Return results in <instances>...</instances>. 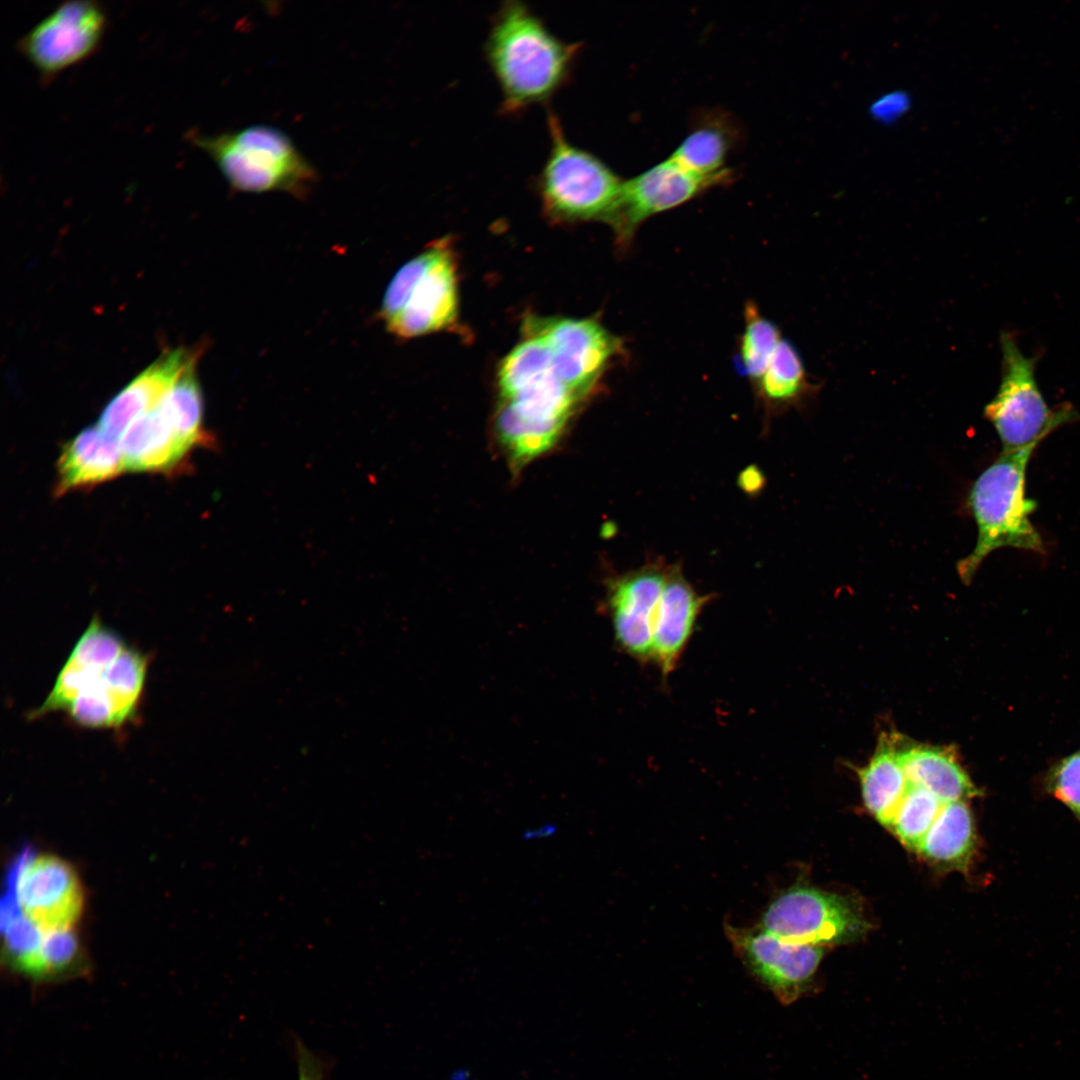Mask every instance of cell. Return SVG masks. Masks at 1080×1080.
Wrapping results in <instances>:
<instances>
[{
  "label": "cell",
  "instance_id": "1",
  "mask_svg": "<svg viewBox=\"0 0 1080 1080\" xmlns=\"http://www.w3.org/2000/svg\"><path fill=\"white\" fill-rule=\"evenodd\" d=\"M148 657L113 633L90 628L75 643L34 717L65 712L85 728H119L133 720L141 702Z\"/></svg>",
  "mask_w": 1080,
  "mask_h": 1080
},
{
  "label": "cell",
  "instance_id": "2",
  "mask_svg": "<svg viewBox=\"0 0 1080 1080\" xmlns=\"http://www.w3.org/2000/svg\"><path fill=\"white\" fill-rule=\"evenodd\" d=\"M579 50L580 43L556 36L525 3L505 1L485 43L502 111L518 113L548 100L567 83Z\"/></svg>",
  "mask_w": 1080,
  "mask_h": 1080
},
{
  "label": "cell",
  "instance_id": "3",
  "mask_svg": "<svg viewBox=\"0 0 1080 1080\" xmlns=\"http://www.w3.org/2000/svg\"><path fill=\"white\" fill-rule=\"evenodd\" d=\"M1037 446L1002 452L973 483L968 505L977 526L973 550L957 563L963 583L969 584L989 554L1011 547L1045 553L1041 535L1030 521L1037 504L1026 496V471Z\"/></svg>",
  "mask_w": 1080,
  "mask_h": 1080
},
{
  "label": "cell",
  "instance_id": "4",
  "mask_svg": "<svg viewBox=\"0 0 1080 1080\" xmlns=\"http://www.w3.org/2000/svg\"><path fill=\"white\" fill-rule=\"evenodd\" d=\"M186 136L216 164L234 192H285L302 199L319 180L291 138L269 125L215 135L191 130Z\"/></svg>",
  "mask_w": 1080,
  "mask_h": 1080
},
{
  "label": "cell",
  "instance_id": "5",
  "mask_svg": "<svg viewBox=\"0 0 1080 1080\" xmlns=\"http://www.w3.org/2000/svg\"><path fill=\"white\" fill-rule=\"evenodd\" d=\"M548 128L550 149L536 180L544 211L557 221L611 226L624 180L600 158L571 143L552 112Z\"/></svg>",
  "mask_w": 1080,
  "mask_h": 1080
},
{
  "label": "cell",
  "instance_id": "6",
  "mask_svg": "<svg viewBox=\"0 0 1080 1080\" xmlns=\"http://www.w3.org/2000/svg\"><path fill=\"white\" fill-rule=\"evenodd\" d=\"M455 256L447 240L409 260L389 283L380 314L387 329L414 338L451 326L458 313Z\"/></svg>",
  "mask_w": 1080,
  "mask_h": 1080
},
{
  "label": "cell",
  "instance_id": "7",
  "mask_svg": "<svg viewBox=\"0 0 1080 1080\" xmlns=\"http://www.w3.org/2000/svg\"><path fill=\"white\" fill-rule=\"evenodd\" d=\"M1000 345L1001 382L985 406L984 416L996 430L1002 452L1038 446L1059 427L1080 419V413L1070 403L1057 408L1047 405L1035 378L1038 357L1025 356L1012 332H1001Z\"/></svg>",
  "mask_w": 1080,
  "mask_h": 1080
},
{
  "label": "cell",
  "instance_id": "8",
  "mask_svg": "<svg viewBox=\"0 0 1080 1080\" xmlns=\"http://www.w3.org/2000/svg\"><path fill=\"white\" fill-rule=\"evenodd\" d=\"M85 906L80 875L63 857L35 852L16 865L5 911L38 936L76 934Z\"/></svg>",
  "mask_w": 1080,
  "mask_h": 1080
},
{
  "label": "cell",
  "instance_id": "9",
  "mask_svg": "<svg viewBox=\"0 0 1080 1080\" xmlns=\"http://www.w3.org/2000/svg\"><path fill=\"white\" fill-rule=\"evenodd\" d=\"M107 24V13L100 2L64 1L23 34L16 47L41 82L48 84L96 52Z\"/></svg>",
  "mask_w": 1080,
  "mask_h": 1080
},
{
  "label": "cell",
  "instance_id": "10",
  "mask_svg": "<svg viewBox=\"0 0 1080 1080\" xmlns=\"http://www.w3.org/2000/svg\"><path fill=\"white\" fill-rule=\"evenodd\" d=\"M868 926L851 898L805 886H793L775 898L760 925L783 941L814 945L856 940Z\"/></svg>",
  "mask_w": 1080,
  "mask_h": 1080
},
{
  "label": "cell",
  "instance_id": "11",
  "mask_svg": "<svg viewBox=\"0 0 1080 1080\" xmlns=\"http://www.w3.org/2000/svg\"><path fill=\"white\" fill-rule=\"evenodd\" d=\"M524 328L526 335L544 340L556 376L579 399L592 391L621 351L620 340L591 318L531 317Z\"/></svg>",
  "mask_w": 1080,
  "mask_h": 1080
},
{
  "label": "cell",
  "instance_id": "12",
  "mask_svg": "<svg viewBox=\"0 0 1080 1080\" xmlns=\"http://www.w3.org/2000/svg\"><path fill=\"white\" fill-rule=\"evenodd\" d=\"M579 400L550 370L500 395L494 425L502 436L519 446L551 448L560 439Z\"/></svg>",
  "mask_w": 1080,
  "mask_h": 1080
},
{
  "label": "cell",
  "instance_id": "13",
  "mask_svg": "<svg viewBox=\"0 0 1080 1080\" xmlns=\"http://www.w3.org/2000/svg\"><path fill=\"white\" fill-rule=\"evenodd\" d=\"M726 933L751 974L783 1005L811 991L824 953L822 945L783 941L761 927L727 925Z\"/></svg>",
  "mask_w": 1080,
  "mask_h": 1080
},
{
  "label": "cell",
  "instance_id": "14",
  "mask_svg": "<svg viewBox=\"0 0 1080 1080\" xmlns=\"http://www.w3.org/2000/svg\"><path fill=\"white\" fill-rule=\"evenodd\" d=\"M731 179L702 177L672 158L624 180L615 218L611 224L620 247L628 246L647 219L679 207L705 191Z\"/></svg>",
  "mask_w": 1080,
  "mask_h": 1080
},
{
  "label": "cell",
  "instance_id": "15",
  "mask_svg": "<svg viewBox=\"0 0 1080 1080\" xmlns=\"http://www.w3.org/2000/svg\"><path fill=\"white\" fill-rule=\"evenodd\" d=\"M669 569L646 565L608 585L606 603L616 644L641 663L652 662L653 625Z\"/></svg>",
  "mask_w": 1080,
  "mask_h": 1080
},
{
  "label": "cell",
  "instance_id": "16",
  "mask_svg": "<svg viewBox=\"0 0 1080 1080\" xmlns=\"http://www.w3.org/2000/svg\"><path fill=\"white\" fill-rule=\"evenodd\" d=\"M200 352L175 349L163 354L106 405L98 427L114 438L123 435L134 421L161 402L185 369L198 360Z\"/></svg>",
  "mask_w": 1080,
  "mask_h": 1080
},
{
  "label": "cell",
  "instance_id": "17",
  "mask_svg": "<svg viewBox=\"0 0 1080 1080\" xmlns=\"http://www.w3.org/2000/svg\"><path fill=\"white\" fill-rule=\"evenodd\" d=\"M708 601L688 583L679 568H670L657 608L652 639V662L666 677L674 671Z\"/></svg>",
  "mask_w": 1080,
  "mask_h": 1080
},
{
  "label": "cell",
  "instance_id": "18",
  "mask_svg": "<svg viewBox=\"0 0 1080 1080\" xmlns=\"http://www.w3.org/2000/svg\"><path fill=\"white\" fill-rule=\"evenodd\" d=\"M125 471L120 443L98 426L88 427L68 441L57 462L55 493L92 488Z\"/></svg>",
  "mask_w": 1080,
  "mask_h": 1080
},
{
  "label": "cell",
  "instance_id": "19",
  "mask_svg": "<svg viewBox=\"0 0 1080 1080\" xmlns=\"http://www.w3.org/2000/svg\"><path fill=\"white\" fill-rule=\"evenodd\" d=\"M120 447L125 470L151 473L175 471L193 450L177 434L159 405L127 428Z\"/></svg>",
  "mask_w": 1080,
  "mask_h": 1080
},
{
  "label": "cell",
  "instance_id": "20",
  "mask_svg": "<svg viewBox=\"0 0 1080 1080\" xmlns=\"http://www.w3.org/2000/svg\"><path fill=\"white\" fill-rule=\"evenodd\" d=\"M898 757L908 781L943 803L965 801L980 794L952 750L915 744L898 749Z\"/></svg>",
  "mask_w": 1080,
  "mask_h": 1080
},
{
  "label": "cell",
  "instance_id": "21",
  "mask_svg": "<svg viewBox=\"0 0 1080 1080\" xmlns=\"http://www.w3.org/2000/svg\"><path fill=\"white\" fill-rule=\"evenodd\" d=\"M727 115L712 113L702 117L669 156L690 172L702 177L733 178L726 161L739 133Z\"/></svg>",
  "mask_w": 1080,
  "mask_h": 1080
},
{
  "label": "cell",
  "instance_id": "22",
  "mask_svg": "<svg viewBox=\"0 0 1080 1080\" xmlns=\"http://www.w3.org/2000/svg\"><path fill=\"white\" fill-rule=\"evenodd\" d=\"M975 844V827L969 807L965 801L947 802L917 851L936 866L965 871Z\"/></svg>",
  "mask_w": 1080,
  "mask_h": 1080
},
{
  "label": "cell",
  "instance_id": "23",
  "mask_svg": "<svg viewBox=\"0 0 1080 1080\" xmlns=\"http://www.w3.org/2000/svg\"><path fill=\"white\" fill-rule=\"evenodd\" d=\"M864 804L883 825H890L910 782L896 744L882 739L869 763L858 770Z\"/></svg>",
  "mask_w": 1080,
  "mask_h": 1080
},
{
  "label": "cell",
  "instance_id": "24",
  "mask_svg": "<svg viewBox=\"0 0 1080 1080\" xmlns=\"http://www.w3.org/2000/svg\"><path fill=\"white\" fill-rule=\"evenodd\" d=\"M754 386L760 399L773 409L795 405L815 389L797 349L785 339Z\"/></svg>",
  "mask_w": 1080,
  "mask_h": 1080
},
{
  "label": "cell",
  "instance_id": "25",
  "mask_svg": "<svg viewBox=\"0 0 1080 1080\" xmlns=\"http://www.w3.org/2000/svg\"><path fill=\"white\" fill-rule=\"evenodd\" d=\"M191 363L158 404L177 434L192 448L209 445L213 440L203 427V398Z\"/></svg>",
  "mask_w": 1080,
  "mask_h": 1080
},
{
  "label": "cell",
  "instance_id": "26",
  "mask_svg": "<svg viewBox=\"0 0 1080 1080\" xmlns=\"http://www.w3.org/2000/svg\"><path fill=\"white\" fill-rule=\"evenodd\" d=\"M781 340L776 324L763 316L754 302H747L744 330L735 357L738 372L754 385L764 373Z\"/></svg>",
  "mask_w": 1080,
  "mask_h": 1080
},
{
  "label": "cell",
  "instance_id": "27",
  "mask_svg": "<svg viewBox=\"0 0 1080 1080\" xmlns=\"http://www.w3.org/2000/svg\"><path fill=\"white\" fill-rule=\"evenodd\" d=\"M943 804L928 790L910 783L889 827L903 844L917 851Z\"/></svg>",
  "mask_w": 1080,
  "mask_h": 1080
},
{
  "label": "cell",
  "instance_id": "28",
  "mask_svg": "<svg viewBox=\"0 0 1080 1080\" xmlns=\"http://www.w3.org/2000/svg\"><path fill=\"white\" fill-rule=\"evenodd\" d=\"M1048 788L1080 820V752L1063 758L1051 769Z\"/></svg>",
  "mask_w": 1080,
  "mask_h": 1080
},
{
  "label": "cell",
  "instance_id": "29",
  "mask_svg": "<svg viewBox=\"0 0 1080 1080\" xmlns=\"http://www.w3.org/2000/svg\"><path fill=\"white\" fill-rule=\"evenodd\" d=\"M298 1080H325V1067L318 1056L298 1042L296 1047Z\"/></svg>",
  "mask_w": 1080,
  "mask_h": 1080
},
{
  "label": "cell",
  "instance_id": "30",
  "mask_svg": "<svg viewBox=\"0 0 1080 1080\" xmlns=\"http://www.w3.org/2000/svg\"><path fill=\"white\" fill-rule=\"evenodd\" d=\"M906 103L903 96H888L879 100L874 105V112L880 117H894L899 115L905 108Z\"/></svg>",
  "mask_w": 1080,
  "mask_h": 1080
},
{
  "label": "cell",
  "instance_id": "31",
  "mask_svg": "<svg viewBox=\"0 0 1080 1080\" xmlns=\"http://www.w3.org/2000/svg\"><path fill=\"white\" fill-rule=\"evenodd\" d=\"M557 833V826L555 824H544L524 832L523 837L526 840H538L546 839L554 836Z\"/></svg>",
  "mask_w": 1080,
  "mask_h": 1080
}]
</instances>
